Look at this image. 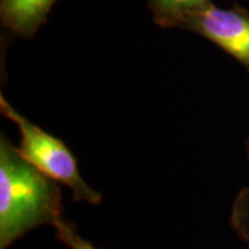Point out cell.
Returning <instances> with one entry per match:
<instances>
[{"label": "cell", "instance_id": "obj_1", "mask_svg": "<svg viewBox=\"0 0 249 249\" xmlns=\"http://www.w3.org/2000/svg\"><path fill=\"white\" fill-rule=\"evenodd\" d=\"M62 217L58 183L29 163L9 139L0 137V249Z\"/></svg>", "mask_w": 249, "mask_h": 249}, {"label": "cell", "instance_id": "obj_2", "mask_svg": "<svg viewBox=\"0 0 249 249\" xmlns=\"http://www.w3.org/2000/svg\"><path fill=\"white\" fill-rule=\"evenodd\" d=\"M0 109L18 127L21 136L18 151L29 163L54 181L68 187L75 201L90 205L101 202V194L82 178L78 160L64 142L21 115L4 96H0Z\"/></svg>", "mask_w": 249, "mask_h": 249}, {"label": "cell", "instance_id": "obj_3", "mask_svg": "<svg viewBox=\"0 0 249 249\" xmlns=\"http://www.w3.org/2000/svg\"><path fill=\"white\" fill-rule=\"evenodd\" d=\"M180 29L204 36L234 57L249 71V14L240 7L208 9L184 18Z\"/></svg>", "mask_w": 249, "mask_h": 249}, {"label": "cell", "instance_id": "obj_4", "mask_svg": "<svg viewBox=\"0 0 249 249\" xmlns=\"http://www.w3.org/2000/svg\"><path fill=\"white\" fill-rule=\"evenodd\" d=\"M57 0H0L1 22L14 34L32 37L47 19Z\"/></svg>", "mask_w": 249, "mask_h": 249}, {"label": "cell", "instance_id": "obj_5", "mask_svg": "<svg viewBox=\"0 0 249 249\" xmlns=\"http://www.w3.org/2000/svg\"><path fill=\"white\" fill-rule=\"evenodd\" d=\"M212 4V0H148L152 17L162 28H178L184 18Z\"/></svg>", "mask_w": 249, "mask_h": 249}, {"label": "cell", "instance_id": "obj_6", "mask_svg": "<svg viewBox=\"0 0 249 249\" xmlns=\"http://www.w3.org/2000/svg\"><path fill=\"white\" fill-rule=\"evenodd\" d=\"M249 157V139L247 140ZM231 227L244 241L249 242V186L242 188L235 196L231 209Z\"/></svg>", "mask_w": 249, "mask_h": 249}, {"label": "cell", "instance_id": "obj_7", "mask_svg": "<svg viewBox=\"0 0 249 249\" xmlns=\"http://www.w3.org/2000/svg\"><path fill=\"white\" fill-rule=\"evenodd\" d=\"M53 227L57 238L70 249H97L90 241L80 235L73 223L65 220L64 217L54 223Z\"/></svg>", "mask_w": 249, "mask_h": 249}]
</instances>
